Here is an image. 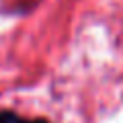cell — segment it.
<instances>
[{
  "label": "cell",
  "mask_w": 123,
  "mask_h": 123,
  "mask_svg": "<svg viewBox=\"0 0 123 123\" xmlns=\"http://www.w3.org/2000/svg\"><path fill=\"white\" fill-rule=\"evenodd\" d=\"M0 123H49L47 119H27L12 111H2L0 113Z\"/></svg>",
  "instance_id": "6da1fadb"
}]
</instances>
